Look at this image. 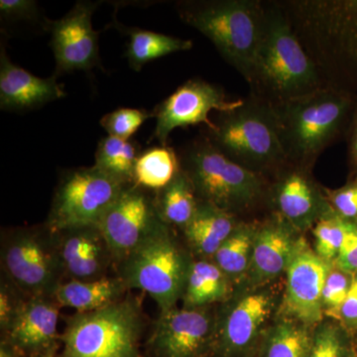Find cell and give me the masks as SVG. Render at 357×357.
<instances>
[{
	"mask_svg": "<svg viewBox=\"0 0 357 357\" xmlns=\"http://www.w3.org/2000/svg\"><path fill=\"white\" fill-rule=\"evenodd\" d=\"M122 31L128 35L129 42L126 46V57L131 69L139 72L147 63L157 59L191 50V40L178 38L170 35L161 34L140 28L121 26Z\"/></svg>",
	"mask_w": 357,
	"mask_h": 357,
	"instance_id": "4316f807",
	"label": "cell"
},
{
	"mask_svg": "<svg viewBox=\"0 0 357 357\" xmlns=\"http://www.w3.org/2000/svg\"><path fill=\"white\" fill-rule=\"evenodd\" d=\"M21 291L8 280L1 282L0 287V328L6 333L13 323L25 299L20 297Z\"/></svg>",
	"mask_w": 357,
	"mask_h": 357,
	"instance_id": "d590c367",
	"label": "cell"
},
{
	"mask_svg": "<svg viewBox=\"0 0 357 357\" xmlns=\"http://www.w3.org/2000/svg\"><path fill=\"white\" fill-rule=\"evenodd\" d=\"M180 160L199 201L241 220L260 208L269 213L267 178L227 158L206 136L189 143Z\"/></svg>",
	"mask_w": 357,
	"mask_h": 357,
	"instance_id": "5b68a950",
	"label": "cell"
},
{
	"mask_svg": "<svg viewBox=\"0 0 357 357\" xmlns=\"http://www.w3.org/2000/svg\"><path fill=\"white\" fill-rule=\"evenodd\" d=\"M213 124L204 136L227 158L251 172L268 180L287 163L276 112L264 100L249 93L239 107L218 112Z\"/></svg>",
	"mask_w": 357,
	"mask_h": 357,
	"instance_id": "8992f818",
	"label": "cell"
},
{
	"mask_svg": "<svg viewBox=\"0 0 357 357\" xmlns=\"http://www.w3.org/2000/svg\"><path fill=\"white\" fill-rule=\"evenodd\" d=\"M258 220H241L211 258L234 286H241L248 277L252 258Z\"/></svg>",
	"mask_w": 357,
	"mask_h": 357,
	"instance_id": "d4e9b609",
	"label": "cell"
},
{
	"mask_svg": "<svg viewBox=\"0 0 357 357\" xmlns=\"http://www.w3.org/2000/svg\"><path fill=\"white\" fill-rule=\"evenodd\" d=\"M128 290L121 277H102L96 280H70L61 283L53 294L61 307L76 310L77 312L98 311L123 300Z\"/></svg>",
	"mask_w": 357,
	"mask_h": 357,
	"instance_id": "603a6c76",
	"label": "cell"
},
{
	"mask_svg": "<svg viewBox=\"0 0 357 357\" xmlns=\"http://www.w3.org/2000/svg\"><path fill=\"white\" fill-rule=\"evenodd\" d=\"M217 314L210 307H173L161 316L149 340L152 357H213Z\"/></svg>",
	"mask_w": 357,
	"mask_h": 357,
	"instance_id": "5bb4252c",
	"label": "cell"
},
{
	"mask_svg": "<svg viewBox=\"0 0 357 357\" xmlns=\"http://www.w3.org/2000/svg\"><path fill=\"white\" fill-rule=\"evenodd\" d=\"M314 328L277 317L265 333L256 357H307Z\"/></svg>",
	"mask_w": 357,
	"mask_h": 357,
	"instance_id": "484cf974",
	"label": "cell"
},
{
	"mask_svg": "<svg viewBox=\"0 0 357 357\" xmlns=\"http://www.w3.org/2000/svg\"><path fill=\"white\" fill-rule=\"evenodd\" d=\"M268 182L269 213L280 215L302 234L332 211L311 168L288 161Z\"/></svg>",
	"mask_w": 357,
	"mask_h": 357,
	"instance_id": "7c38bea8",
	"label": "cell"
},
{
	"mask_svg": "<svg viewBox=\"0 0 357 357\" xmlns=\"http://www.w3.org/2000/svg\"><path fill=\"white\" fill-rule=\"evenodd\" d=\"M356 352L354 337L335 319L314 326L307 357H352Z\"/></svg>",
	"mask_w": 357,
	"mask_h": 357,
	"instance_id": "4dcf8cb0",
	"label": "cell"
},
{
	"mask_svg": "<svg viewBox=\"0 0 357 357\" xmlns=\"http://www.w3.org/2000/svg\"><path fill=\"white\" fill-rule=\"evenodd\" d=\"M278 3L326 86L357 93V0Z\"/></svg>",
	"mask_w": 357,
	"mask_h": 357,
	"instance_id": "6da1fadb",
	"label": "cell"
},
{
	"mask_svg": "<svg viewBox=\"0 0 357 357\" xmlns=\"http://www.w3.org/2000/svg\"><path fill=\"white\" fill-rule=\"evenodd\" d=\"M176 7L181 20L210 40L246 81L264 31L265 1L188 0Z\"/></svg>",
	"mask_w": 357,
	"mask_h": 357,
	"instance_id": "277c9868",
	"label": "cell"
},
{
	"mask_svg": "<svg viewBox=\"0 0 357 357\" xmlns=\"http://www.w3.org/2000/svg\"><path fill=\"white\" fill-rule=\"evenodd\" d=\"M303 234L280 215L268 213L258 220L252 258L245 282L248 288H258L286 273Z\"/></svg>",
	"mask_w": 357,
	"mask_h": 357,
	"instance_id": "ac0fdd59",
	"label": "cell"
},
{
	"mask_svg": "<svg viewBox=\"0 0 357 357\" xmlns=\"http://www.w3.org/2000/svg\"><path fill=\"white\" fill-rule=\"evenodd\" d=\"M138 156L135 145L130 141L107 136L98 142L95 166L122 184L133 185Z\"/></svg>",
	"mask_w": 357,
	"mask_h": 357,
	"instance_id": "f546056e",
	"label": "cell"
},
{
	"mask_svg": "<svg viewBox=\"0 0 357 357\" xmlns=\"http://www.w3.org/2000/svg\"><path fill=\"white\" fill-rule=\"evenodd\" d=\"M352 337H354V347H356V349L357 351V332L354 333V335H352Z\"/></svg>",
	"mask_w": 357,
	"mask_h": 357,
	"instance_id": "7bdbcfd3",
	"label": "cell"
},
{
	"mask_svg": "<svg viewBox=\"0 0 357 357\" xmlns=\"http://www.w3.org/2000/svg\"><path fill=\"white\" fill-rule=\"evenodd\" d=\"M352 357H357V351H356V352H354V356H352Z\"/></svg>",
	"mask_w": 357,
	"mask_h": 357,
	"instance_id": "ee69618b",
	"label": "cell"
},
{
	"mask_svg": "<svg viewBox=\"0 0 357 357\" xmlns=\"http://www.w3.org/2000/svg\"><path fill=\"white\" fill-rule=\"evenodd\" d=\"M60 307L53 296L26 297L2 340L24 357L58 351Z\"/></svg>",
	"mask_w": 357,
	"mask_h": 357,
	"instance_id": "d6986e66",
	"label": "cell"
},
{
	"mask_svg": "<svg viewBox=\"0 0 357 357\" xmlns=\"http://www.w3.org/2000/svg\"><path fill=\"white\" fill-rule=\"evenodd\" d=\"M121 263V277L128 289H140L161 312L182 300L192 260L178 245L170 225L162 222Z\"/></svg>",
	"mask_w": 357,
	"mask_h": 357,
	"instance_id": "ba28073f",
	"label": "cell"
},
{
	"mask_svg": "<svg viewBox=\"0 0 357 357\" xmlns=\"http://www.w3.org/2000/svg\"><path fill=\"white\" fill-rule=\"evenodd\" d=\"M332 263L321 259L305 237L286 271V286L277 317L294 319L312 328L324 321L321 294Z\"/></svg>",
	"mask_w": 357,
	"mask_h": 357,
	"instance_id": "9a60e30c",
	"label": "cell"
},
{
	"mask_svg": "<svg viewBox=\"0 0 357 357\" xmlns=\"http://www.w3.org/2000/svg\"><path fill=\"white\" fill-rule=\"evenodd\" d=\"M0 357H24L15 347L9 344L8 342L1 340L0 344Z\"/></svg>",
	"mask_w": 357,
	"mask_h": 357,
	"instance_id": "60d3db41",
	"label": "cell"
},
{
	"mask_svg": "<svg viewBox=\"0 0 357 357\" xmlns=\"http://www.w3.org/2000/svg\"><path fill=\"white\" fill-rule=\"evenodd\" d=\"M126 187L96 166L70 171L54 196L47 229L57 234L73 227L100 225Z\"/></svg>",
	"mask_w": 357,
	"mask_h": 357,
	"instance_id": "30bf717a",
	"label": "cell"
},
{
	"mask_svg": "<svg viewBox=\"0 0 357 357\" xmlns=\"http://www.w3.org/2000/svg\"><path fill=\"white\" fill-rule=\"evenodd\" d=\"M139 305L126 299L98 311L76 312L61 335L57 357H142Z\"/></svg>",
	"mask_w": 357,
	"mask_h": 357,
	"instance_id": "52a82bcc",
	"label": "cell"
},
{
	"mask_svg": "<svg viewBox=\"0 0 357 357\" xmlns=\"http://www.w3.org/2000/svg\"><path fill=\"white\" fill-rule=\"evenodd\" d=\"M155 204L164 222L183 229L194 218L199 199L191 180L181 169L170 184L157 192Z\"/></svg>",
	"mask_w": 357,
	"mask_h": 357,
	"instance_id": "83f0119b",
	"label": "cell"
},
{
	"mask_svg": "<svg viewBox=\"0 0 357 357\" xmlns=\"http://www.w3.org/2000/svg\"><path fill=\"white\" fill-rule=\"evenodd\" d=\"M333 265L354 276L357 275V222L345 220L344 243Z\"/></svg>",
	"mask_w": 357,
	"mask_h": 357,
	"instance_id": "8d00e7d4",
	"label": "cell"
},
{
	"mask_svg": "<svg viewBox=\"0 0 357 357\" xmlns=\"http://www.w3.org/2000/svg\"><path fill=\"white\" fill-rule=\"evenodd\" d=\"M352 280L354 275L347 273L333 264L326 275L321 294V304L326 317L332 319H335L340 307L347 299Z\"/></svg>",
	"mask_w": 357,
	"mask_h": 357,
	"instance_id": "836d02e7",
	"label": "cell"
},
{
	"mask_svg": "<svg viewBox=\"0 0 357 357\" xmlns=\"http://www.w3.org/2000/svg\"><path fill=\"white\" fill-rule=\"evenodd\" d=\"M234 287L213 260L192 261L182 297L183 307L198 309L227 302L234 294Z\"/></svg>",
	"mask_w": 357,
	"mask_h": 357,
	"instance_id": "cb8c5ba5",
	"label": "cell"
},
{
	"mask_svg": "<svg viewBox=\"0 0 357 357\" xmlns=\"http://www.w3.org/2000/svg\"><path fill=\"white\" fill-rule=\"evenodd\" d=\"M49 230V229H48ZM53 234L34 229L13 231L1 252L7 279L26 297L53 296L64 274Z\"/></svg>",
	"mask_w": 357,
	"mask_h": 357,
	"instance_id": "8fae6325",
	"label": "cell"
},
{
	"mask_svg": "<svg viewBox=\"0 0 357 357\" xmlns=\"http://www.w3.org/2000/svg\"><path fill=\"white\" fill-rule=\"evenodd\" d=\"M356 105L357 93L325 88L274 107L288 161L314 169L326 149L345 140Z\"/></svg>",
	"mask_w": 357,
	"mask_h": 357,
	"instance_id": "3957f363",
	"label": "cell"
},
{
	"mask_svg": "<svg viewBox=\"0 0 357 357\" xmlns=\"http://www.w3.org/2000/svg\"><path fill=\"white\" fill-rule=\"evenodd\" d=\"M281 301L278 291L267 285L234 292L217 314L213 357L257 356Z\"/></svg>",
	"mask_w": 357,
	"mask_h": 357,
	"instance_id": "9c48e42d",
	"label": "cell"
},
{
	"mask_svg": "<svg viewBox=\"0 0 357 357\" xmlns=\"http://www.w3.org/2000/svg\"><path fill=\"white\" fill-rule=\"evenodd\" d=\"M181 169L180 155L173 148L167 145L150 148L138 156L134 185L158 192L172 182Z\"/></svg>",
	"mask_w": 357,
	"mask_h": 357,
	"instance_id": "f1b7e54d",
	"label": "cell"
},
{
	"mask_svg": "<svg viewBox=\"0 0 357 357\" xmlns=\"http://www.w3.org/2000/svg\"><path fill=\"white\" fill-rule=\"evenodd\" d=\"M57 76H34L11 62L6 46L0 52V107L4 110L37 109L66 96Z\"/></svg>",
	"mask_w": 357,
	"mask_h": 357,
	"instance_id": "44dd1931",
	"label": "cell"
},
{
	"mask_svg": "<svg viewBox=\"0 0 357 357\" xmlns=\"http://www.w3.org/2000/svg\"><path fill=\"white\" fill-rule=\"evenodd\" d=\"M264 31L246 83L273 107L328 88L303 48L278 1H265Z\"/></svg>",
	"mask_w": 357,
	"mask_h": 357,
	"instance_id": "7a4b0ae2",
	"label": "cell"
},
{
	"mask_svg": "<svg viewBox=\"0 0 357 357\" xmlns=\"http://www.w3.org/2000/svg\"><path fill=\"white\" fill-rule=\"evenodd\" d=\"M154 116L153 112L145 109H122L105 114L100 119V126L109 136L129 141L147 119Z\"/></svg>",
	"mask_w": 357,
	"mask_h": 357,
	"instance_id": "d6a6232c",
	"label": "cell"
},
{
	"mask_svg": "<svg viewBox=\"0 0 357 357\" xmlns=\"http://www.w3.org/2000/svg\"><path fill=\"white\" fill-rule=\"evenodd\" d=\"M347 165H349V174H357V105L347 131Z\"/></svg>",
	"mask_w": 357,
	"mask_h": 357,
	"instance_id": "ab89813d",
	"label": "cell"
},
{
	"mask_svg": "<svg viewBox=\"0 0 357 357\" xmlns=\"http://www.w3.org/2000/svg\"><path fill=\"white\" fill-rule=\"evenodd\" d=\"M0 13L6 20H37L38 4L34 0H1Z\"/></svg>",
	"mask_w": 357,
	"mask_h": 357,
	"instance_id": "74e56055",
	"label": "cell"
},
{
	"mask_svg": "<svg viewBox=\"0 0 357 357\" xmlns=\"http://www.w3.org/2000/svg\"><path fill=\"white\" fill-rule=\"evenodd\" d=\"M241 220L229 211L199 201L194 218L183 231L192 252L201 259H211Z\"/></svg>",
	"mask_w": 357,
	"mask_h": 357,
	"instance_id": "7402d4cb",
	"label": "cell"
},
{
	"mask_svg": "<svg viewBox=\"0 0 357 357\" xmlns=\"http://www.w3.org/2000/svg\"><path fill=\"white\" fill-rule=\"evenodd\" d=\"M162 222L155 201L133 184L123 190L98 227L114 260L121 262Z\"/></svg>",
	"mask_w": 357,
	"mask_h": 357,
	"instance_id": "2e32d148",
	"label": "cell"
},
{
	"mask_svg": "<svg viewBox=\"0 0 357 357\" xmlns=\"http://www.w3.org/2000/svg\"><path fill=\"white\" fill-rule=\"evenodd\" d=\"M52 234L55 237L63 271L70 280L89 281L105 277L114 258L98 225L73 227Z\"/></svg>",
	"mask_w": 357,
	"mask_h": 357,
	"instance_id": "ffe728a7",
	"label": "cell"
},
{
	"mask_svg": "<svg viewBox=\"0 0 357 357\" xmlns=\"http://www.w3.org/2000/svg\"><path fill=\"white\" fill-rule=\"evenodd\" d=\"M243 100H231L217 84L201 79H189L155 109L154 136L160 144L166 146L169 136L176 128L206 124V129H213L215 124L208 117L211 112H229L239 107Z\"/></svg>",
	"mask_w": 357,
	"mask_h": 357,
	"instance_id": "4fadbf2b",
	"label": "cell"
},
{
	"mask_svg": "<svg viewBox=\"0 0 357 357\" xmlns=\"http://www.w3.org/2000/svg\"><path fill=\"white\" fill-rule=\"evenodd\" d=\"M335 321H338L352 335L357 332V275L354 276L347 299L340 307Z\"/></svg>",
	"mask_w": 357,
	"mask_h": 357,
	"instance_id": "f35d334b",
	"label": "cell"
},
{
	"mask_svg": "<svg viewBox=\"0 0 357 357\" xmlns=\"http://www.w3.org/2000/svg\"><path fill=\"white\" fill-rule=\"evenodd\" d=\"M58 351H53L50 352H47V354H40V356H34V357H57Z\"/></svg>",
	"mask_w": 357,
	"mask_h": 357,
	"instance_id": "b9f144b4",
	"label": "cell"
},
{
	"mask_svg": "<svg viewBox=\"0 0 357 357\" xmlns=\"http://www.w3.org/2000/svg\"><path fill=\"white\" fill-rule=\"evenodd\" d=\"M98 4L79 1L56 21H48L51 47L56 60L55 76L75 70H89L100 65L98 36L93 27V14Z\"/></svg>",
	"mask_w": 357,
	"mask_h": 357,
	"instance_id": "e0dca14e",
	"label": "cell"
},
{
	"mask_svg": "<svg viewBox=\"0 0 357 357\" xmlns=\"http://www.w3.org/2000/svg\"><path fill=\"white\" fill-rule=\"evenodd\" d=\"M314 239V251L321 259L335 263L344 243L345 220L331 211L311 229Z\"/></svg>",
	"mask_w": 357,
	"mask_h": 357,
	"instance_id": "1f68e13d",
	"label": "cell"
},
{
	"mask_svg": "<svg viewBox=\"0 0 357 357\" xmlns=\"http://www.w3.org/2000/svg\"><path fill=\"white\" fill-rule=\"evenodd\" d=\"M326 198L337 217L347 222H357V174H349L342 187L330 189L324 187Z\"/></svg>",
	"mask_w": 357,
	"mask_h": 357,
	"instance_id": "e575fe53",
	"label": "cell"
}]
</instances>
